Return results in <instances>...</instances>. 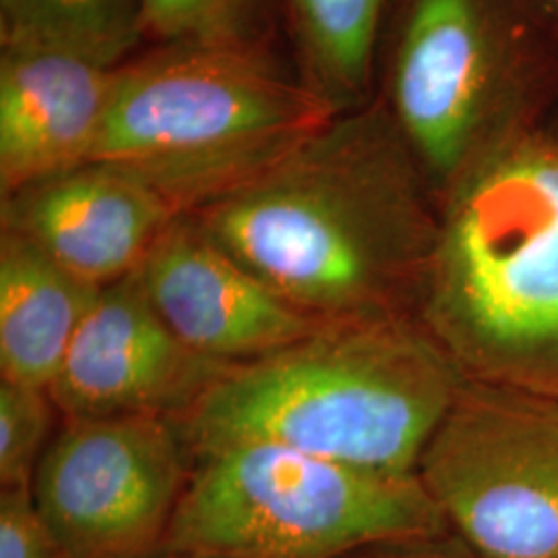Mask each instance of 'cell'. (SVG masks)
Listing matches in <instances>:
<instances>
[{
  "mask_svg": "<svg viewBox=\"0 0 558 558\" xmlns=\"http://www.w3.org/2000/svg\"><path fill=\"white\" fill-rule=\"evenodd\" d=\"M375 94L437 195L558 108V4L393 0Z\"/></svg>",
  "mask_w": 558,
  "mask_h": 558,
  "instance_id": "cell-5",
  "label": "cell"
},
{
  "mask_svg": "<svg viewBox=\"0 0 558 558\" xmlns=\"http://www.w3.org/2000/svg\"><path fill=\"white\" fill-rule=\"evenodd\" d=\"M416 474L480 558H558L553 399L465 379Z\"/></svg>",
  "mask_w": 558,
  "mask_h": 558,
  "instance_id": "cell-7",
  "label": "cell"
},
{
  "mask_svg": "<svg viewBox=\"0 0 558 558\" xmlns=\"http://www.w3.org/2000/svg\"><path fill=\"white\" fill-rule=\"evenodd\" d=\"M143 36L145 0H0V46L44 48L119 69Z\"/></svg>",
  "mask_w": 558,
  "mask_h": 558,
  "instance_id": "cell-15",
  "label": "cell"
},
{
  "mask_svg": "<svg viewBox=\"0 0 558 558\" xmlns=\"http://www.w3.org/2000/svg\"><path fill=\"white\" fill-rule=\"evenodd\" d=\"M189 216L319 323L418 317L439 236V195L377 96Z\"/></svg>",
  "mask_w": 558,
  "mask_h": 558,
  "instance_id": "cell-1",
  "label": "cell"
},
{
  "mask_svg": "<svg viewBox=\"0 0 558 558\" xmlns=\"http://www.w3.org/2000/svg\"><path fill=\"white\" fill-rule=\"evenodd\" d=\"M191 468L172 418L62 420L29 488L71 557H135L160 548Z\"/></svg>",
  "mask_w": 558,
  "mask_h": 558,
  "instance_id": "cell-8",
  "label": "cell"
},
{
  "mask_svg": "<svg viewBox=\"0 0 558 558\" xmlns=\"http://www.w3.org/2000/svg\"><path fill=\"white\" fill-rule=\"evenodd\" d=\"M418 317L465 379L558 398V108L440 193Z\"/></svg>",
  "mask_w": 558,
  "mask_h": 558,
  "instance_id": "cell-3",
  "label": "cell"
},
{
  "mask_svg": "<svg viewBox=\"0 0 558 558\" xmlns=\"http://www.w3.org/2000/svg\"><path fill=\"white\" fill-rule=\"evenodd\" d=\"M341 558H480L453 532L426 538L387 539L362 546Z\"/></svg>",
  "mask_w": 558,
  "mask_h": 558,
  "instance_id": "cell-19",
  "label": "cell"
},
{
  "mask_svg": "<svg viewBox=\"0 0 558 558\" xmlns=\"http://www.w3.org/2000/svg\"><path fill=\"white\" fill-rule=\"evenodd\" d=\"M465 377L416 315L320 323L228 366L174 418L191 456L263 440L345 465L416 474Z\"/></svg>",
  "mask_w": 558,
  "mask_h": 558,
  "instance_id": "cell-2",
  "label": "cell"
},
{
  "mask_svg": "<svg viewBox=\"0 0 558 558\" xmlns=\"http://www.w3.org/2000/svg\"><path fill=\"white\" fill-rule=\"evenodd\" d=\"M117 71L0 46V197L94 160Z\"/></svg>",
  "mask_w": 558,
  "mask_h": 558,
  "instance_id": "cell-12",
  "label": "cell"
},
{
  "mask_svg": "<svg viewBox=\"0 0 558 558\" xmlns=\"http://www.w3.org/2000/svg\"><path fill=\"white\" fill-rule=\"evenodd\" d=\"M226 368L170 331L135 271L101 288L48 393L62 420L141 414L174 420Z\"/></svg>",
  "mask_w": 558,
  "mask_h": 558,
  "instance_id": "cell-9",
  "label": "cell"
},
{
  "mask_svg": "<svg viewBox=\"0 0 558 558\" xmlns=\"http://www.w3.org/2000/svg\"><path fill=\"white\" fill-rule=\"evenodd\" d=\"M0 558H73L41 519L29 486L0 490Z\"/></svg>",
  "mask_w": 558,
  "mask_h": 558,
  "instance_id": "cell-18",
  "label": "cell"
},
{
  "mask_svg": "<svg viewBox=\"0 0 558 558\" xmlns=\"http://www.w3.org/2000/svg\"><path fill=\"white\" fill-rule=\"evenodd\" d=\"M32 242L0 232V375L48 389L100 296Z\"/></svg>",
  "mask_w": 558,
  "mask_h": 558,
  "instance_id": "cell-13",
  "label": "cell"
},
{
  "mask_svg": "<svg viewBox=\"0 0 558 558\" xmlns=\"http://www.w3.org/2000/svg\"><path fill=\"white\" fill-rule=\"evenodd\" d=\"M137 276L170 331L221 366L269 356L320 325L267 288L189 214L161 232Z\"/></svg>",
  "mask_w": 558,
  "mask_h": 558,
  "instance_id": "cell-10",
  "label": "cell"
},
{
  "mask_svg": "<svg viewBox=\"0 0 558 558\" xmlns=\"http://www.w3.org/2000/svg\"><path fill=\"white\" fill-rule=\"evenodd\" d=\"M57 416L48 389L0 380V488L32 486Z\"/></svg>",
  "mask_w": 558,
  "mask_h": 558,
  "instance_id": "cell-16",
  "label": "cell"
},
{
  "mask_svg": "<svg viewBox=\"0 0 558 558\" xmlns=\"http://www.w3.org/2000/svg\"><path fill=\"white\" fill-rule=\"evenodd\" d=\"M259 0H145L147 36L166 44L253 40Z\"/></svg>",
  "mask_w": 558,
  "mask_h": 558,
  "instance_id": "cell-17",
  "label": "cell"
},
{
  "mask_svg": "<svg viewBox=\"0 0 558 558\" xmlns=\"http://www.w3.org/2000/svg\"><path fill=\"white\" fill-rule=\"evenodd\" d=\"M338 114L255 41L168 44L119 66L92 161L137 177L184 216L286 158Z\"/></svg>",
  "mask_w": 558,
  "mask_h": 558,
  "instance_id": "cell-4",
  "label": "cell"
},
{
  "mask_svg": "<svg viewBox=\"0 0 558 558\" xmlns=\"http://www.w3.org/2000/svg\"><path fill=\"white\" fill-rule=\"evenodd\" d=\"M122 558H218L209 557V555H199V553H182V550H170V548H156L151 553H143V555H135V557Z\"/></svg>",
  "mask_w": 558,
  "mask_h": 558,
  "instance_id": "cell-20",
  "label": "cell"
},
{
  "mask_svg": "<svg viewBox=\"0 0 558 558\" xmlns=\"http://www.w3.org/2000/svg\"><path fill=\"white\" fill-rule=\"evenodd\" d=\"M179 218L143 180L89 161L2 197V230L96 288L129 278Z\"/></svg>",
  "mask_w": 558,
  "mask_h": 558,
  "instance_id": "cell-11",
  "label": "cell"
},
{
  "mask_svg": "<svg viewBox=\"0 0 558 558\" xmlns=\"http://www.w3.org/2000/svg\"><path fill=\"white\" fill-rule=\"evenodd\" d=\"M451 532L418 474H387L263 440L203 451L161 548L218 558H341Z\"/></svg>",
  "mask_w": 558,
  "mask_h": 558,
  "instance_id": "cell-6",
  "label": "cell"
},
{
  "mask_svg": "<svg viewBox=\"0 0 558 558\" xmlns=\"http://www.w3.org/2000/svg\"><path fill=\"white\" fill-rule=\"evenodd\" d=\"M391 2L290 0L304 80L339 114L375 98V69Z\"/></svg>",
  "mask_w": 558,
  "mask_h": 558,
  "instance_id": "cell-14",
  "label": "cell"
},
{
  "mask_svg": "<svg viewBox=\"0 0 558 558\" xmlns=\"http://www.w3.org/2000/svg\"><path fill=\"white\" fill-rule=\"evenodd\" d=\"M550 2H555V4H558V0H550Z\"/></svg>",
  "mask_w": 558,
  "mask_h": 558,
  "instance_id": "cell-21",
  "label": "cell"
}]
</instances>
